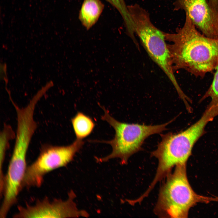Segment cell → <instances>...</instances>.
Masks as SVG:
<instances>
[{
    "label": "cell",
    "mask_w": 218,
    "mask_h": 218,
    "mask_svg": "<svg viewBox=\"0 0 218 218\" xmlns=\"http://www.w3.org/2000/svg\"><path fill=\"white\" fill-rule=\"evenodd\" d=\"M217 201H218V198H217Z\"/></svg>",
    "instance_id": "16"
},
{
    "label": "cell",
    "mask_w": 218,
    "mask_h": 218,
    "mask_svg": "<svg viewBox=\"0 0 218 218\" xmlns=\"http://www.w3.org/2000/svg\"><path fill=\"white\" fill-rule=\"evenodd\" d=\"M0 79L5 82L6 85L8 84V79L7 73V65L5 63H1Z\"/></svg>",
    "instance_id": "14"
},
{
    "label": "cell",
    "mask_w": 218,
    "mask_h": 218,
    "mask_svg": "<svg viewBox=\"0 0 218 218\" xmlns=\"http://www.w3.org/2000/svg\"><path fill=\"white\" fill-rule=\"evenodd\" d=\"M104 8L100 0H84L79 15L83 26L89 30L97 22Z\"/></svg>",
    "instance_id": "9"
},
{
    "label": "cell",
    "mask_w": 218,
    "mask_h": 218,
    "mask_svg": "<svg viewBox=\"0 0 218 218\" xmlns=\"http://www.w3.org/2000/svg\"><path fill=\"white\" fill-rule=\"evenodd\" d=\"M76 139L83 140L92 133L95 123L92 118L81 112H78L71 119Z\"/></svg>",
    "instance_id": "10"
},
{
    "label": "cell",
    "mask_w": 218,
    "mask_h": 218,
    "mask_svg": "<svg viewBox=\"0 0 218 218\" xmlns=\"http://www.w3.org/2000/svg\"><path fill=\"white\" fill-rule=\"evenodd\" d=\"M212 120L210 114L204 112L198 121L186 130L177 134H161V141L151 154L158 160L155 180L161 181L174 166L186 164L194 144L204 133L206 124Z\"/></svg>",
    "instance_id": "2"
},
{
    "label": "cell",
    "mask_w": 218,
    "mask_h": 218,
    "mask_svg": "<svg viewBox=\"0 0 218 218\" xmlns=\"http://www.w3.org/2000/svg\"><path fill=\"white\" fill-rule=\"evenodd\" d=\"M174 10H183L196 27L209 38L218 39V13L206 0H175Z\"/></svg>",
    "instance_id": "8"
},
{
    "label": "cell",
    "mask_w": 218,
    "mask_h": 218,
    "mask_svg": "<svg viewBox=\"0 0 218 218\" xmlns=\"http://www.w3.org/2000/svg\"><path fill=\"white\" fill-rule=\"evenodd\" d=\"M76 195L71 190L67 198L51 199L45 197L38 199L33 204L27 203L19 206L17 212L13 216L15 218H78L88 217L89 214L84 210L79 209L74 201Z\"/></svg>",
    "instance_id": "7"
},
{
    "label": "cell",
    "mask_w": 218,
    "mask_h": 218,
    "mask_svg": "<svg viewBox=\"0 0 218 218\" xmlns=\"http://www.w3.org/2000/svg\"><path fill=\"white\" fill-rule=\"evenodd\" d=\"M99 105L104 112L101 119L113 127L115 134L114 138L111 140L92 141L108 144L112 148V152L109 155L103 157L96 158L97 162H104L118 158L120 160L121 164H126L130 156L141 150L144 142L147 138L166 130L167 126L173 120L154 125L123 123L116 120L104 107Z\"/></svg>",
    "instance_id": "4"
},
{
    "label": "cell",
    "mask_w": 218,
    "mask_h": 218,
    "mask_svg": "<svg viewBox=\"0 0 218 218\" xmlns=\"http://www.w3.org/2000/svg\"><path fill=\"white\" fill-rule=\"evenodd\" d=\"M15 135L10 126L5 124L2 130L0 133V180L4 177L3 166L6 151L8 148L10 140Z\"/></svg>",
    "instance_id": "11"
},
{
    "label": "cell",
    "mask_w": 218,
    "mask_h": 218,
    "mask_svg": "<svg viewBox=\"0 0 218 218\" xmlns=\"http://www.w3.org/2000/svg\"><path fill=\"white\" fill-rule=\"evenodd\" d=\"M208 1L210 7L218 13V0H208Z\"/></svg>",
    "instance_id": "15"
},
{
    "label": "cell",
    "mask_w": 218,
    "mask_h": 218,
    "mask_svg": "<svg viewBox=\"0 0 218 218\" xmlns=\"http://www.w3.org/2000/svg\"><path fill=\"white\" fill-rule=\"evenodd\" d=\"M118 10L121 16L124 21H128L130 19L128 5H127L124 0H106Z\"/></svg>",
    "instance_id": "13"
},
{
    "label": "cell",
    "mask_w": 218,
    "mask_h": 218,
    "mask_svg": "<svg viewBox=\"0 0 218 218\" xmlns=\"http://www.w3.org/2000/svg\"><path fill=\"white\" fill-rule=\"evenodd\" d=\"M130 14L135 34L139 38L148 54L168 77L180 97H184L186 94L179 86L174 74L165 32L154 25L151 21L149 13L142 7L134 8Z\"/></svg>",
    "instance_id": "5"
},
{
    "label": "cell",
    "mask_w": 218,
    "mask_h": 218,
    "mask_svg": "<svg viewBox=\"0 0 218 218\" xmlns=\"http://www.w3.org/2000/svg\"><path fill=\"white\" fill-rule=\"evenodd\" d=\"M214 71L212 82L200 101H201L208 97H210L211 99L210 102L218 104V65Z\"/></svg>",
    "instance_id": "12"
},
{
    "label": "cell",
    "mask_w": 218,
    "mask_h": 218,
    "mask_svg": "<svg viewBox=\"0 0 218 218\" xmlns=\"http://www.w3.org/2000/svg\"><path fill=\"white\" fill-rule=\"evenodd\" d=\"M161 187L154 209L160 217L186 218L190 209L198 203H208V197L197 194L188 180L186 164L175 166Z\"/></svg>",
    "instance_id": "3"
},
{
    "label": "cell",
    "mask_w": 218,
    "mask_h": 218,
    "mask_svg": "<svg viewBox=\"0 0 218 218\" xmlns=\"http://www.w3.org/2000/svg\"><path fill=\"white\" fill-rule=\"evenodd\" d=\"M186 14L183 26L173 33L165 32L173 71L184 70L196 78H203L218 65V39L199 31Z\"/></svg>",
    "instance_id": "1"
},
{
    "label": "cell",
    "mask_w": 218,
    "mask_h": 218,
    "mask_svg": "<svg viewBox=\"0 0 218 218\" xmlns=\"http://www.w3.org/2000/svg\"><path fill=\"white\" fill-rule=\"evenodd\" d=\"M84 144L83 140L76 139L67 146L43 145L36 159L27 166L22 182V189L41 187L46 175L68 165Z\"/></svg>",
    "instance_id": "6"
}]
</instances>
